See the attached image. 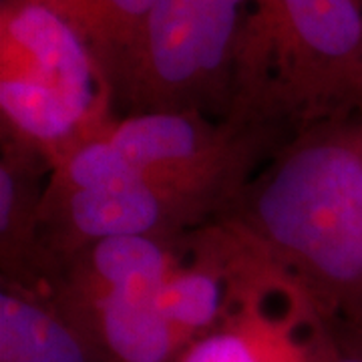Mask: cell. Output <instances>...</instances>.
Masks as SVG:
<instances>
[{
    "label": "cell",
    "instance_id": "cell-6",
    "mask_svg": "<svg viewBox=\"0 0 362 362\" xmlns=\"http://www.w3.org/2000/svg\"><path fill=\"white\" fill-rule=\"evenodd\" d=\"M51 163L35 147L2 133L0 264L2 286L35 290L47 274L40 246V206Z\"/></svg>",
    "mask_w": 362,
    "mask_h": 362
},
{
    "label": "cell",
    "instance_id": "cell-7",
    "mask_svg": "<svg viewBox=\"0 0 362 362\" xmlns=\"http://www.w3.org/2000/svg\"><path fill=\"white\" fill-rule=\"evenodd\" d=\"M0 362H101L83 334L39 290L2 286Z\"/></svg>",
    "mask_w": 362,
    "mask_h": 362
},
{
    "label": "cell",
    "instance_id": "cell-9",
    "mask_svg": "<svg viewBox=\"0 0 362 362\" xmlns=\"http://www.w3.org/2000/svg\"><path fill=\"white\" fill-rule=\"evenodd\" d=\"M250 0H199L197 65L202 113L223 121L228 115L233 49Z\"/></svg>",
    "mask_w": 362,
    "mask_h": 362
},
{
    "label": "cell",
    "instance_id": "cell-10",
    "mask_svg": "<svg viewBox=\"0 0 362 362\" xmlns=\"http://www.w3.org/2000/svg\"><path fill=\"white\" fill-rule=\"evenodd\" d=\"M312 362H362V338L316 322Z\"/></svg>",
    "mask_w": 362,
    "mask_h": 362
},
{
    "label": "cell",
    "instance_id": "cell-5",
    "mask_svg": "<svg viewBox=\"0 0 362 362\" xmlns=\"http://www.w3.org/2000/svg\"><path fill=\"white\" fill-rule=\"evenodd\" d=\"M199 0H156L137 77L123 103L127 115L199 111Z\"/></svg>",
    "mask_w": 362,
    "mask_h": 362
},
{
    "label": "cell",
    "instance_id": "cell-1",
    "mask_svg": "<svg viewBox=\"0 0 362 362\" xmlns=\"http://www.w3.org/2000/svg\"><path fill=\"white\" fill-rule=\"evenodd\" d=\"M216 221L296 284L324 326L362 338L361 113L284 139Z\"/></svg>",
    "mask_w": 362,
    "mask_h": 362
},
{
    "label": "cell",
    "instance_id": "cell-4",
    "mask_svg": "<svg viewBox=\"0 0 362 362\" xmlns=\"http://www.w3.org/2000/svg\"><path fill=\"white\" fill-rule=\"evenodd\" d=\"M316 322L296 284L250 246L223 316L177 362H312Z\"/></svg>",
    "mask_w": 362,
    "mask_h": 362
},
{
    "label": "cell",
    "instance_id": "cell-8",
    "mask_svg": "<svg viewBox=\"0 0 362 362\" xmlns=\"http://www.w3.org/2000/svg\"><path fill=\"white\" fill-rule=\"evenodd\" d=\"M156 0H97L90 52L113 97V109L127 99L141 65L147 26Z\"/></svg>",
    "mask_w": 362,
    "mask_h": 362
},
{
    "label": "cell",
    "instance_id": "cell-11",
    "mask_svg": "<svg viewBox=\"0 0 362 362\" xmlns=\"http://www.w3.org/2000/svg\"><path fill=\"white\" fill-rule=\"evenodd\" d=\"M26 2L39 4L42 8L51 11L52 14H57L59 18H63L66 25L85 40V45L90 47L93 30H95L97 0H26Z\"/></svg>",
    "mask_w": 362,
    "mask_h": 362
},
{
    "label": "cell",
    "instance_id": "cell-12",
    "mask_svg": "<svg viewBox=\"0 0 362 362\" xmlns=\"http://www.w3.org/2000/svg\"><path fill=\"white\" fill-rule=\"evenodd\" d=\"M361 133H362V113H361Z\"/></svg>",
    "mask_w": 362,
    "mask_h": 362
},
{
    "label": "cell",
    "instance_id": "cell-2",
    "mask_svg": "<svg viewBox=\"0 0 362 362\" xmlns=\"http://www.w3.org/2000/svg\"><path fill=\"white\" fill-rule=\"evenodd\" d=\"M362 113V0H250L228 121L292 137Z\"/></svg>",
    "mask_w": 362,
    "mask_h": 362
},
{
    "label": "cell",
    "instance_id": "cell-3",
    "mask_svg": "<svg viewBox=\"0 0 362 362\" xmlns=\"http://www.w3.org/2000/svg\"><path fill=\"white\" fill-rule=\"evenodd\" d=\"M2 133L49 163L103 137L113 97L85 40L51 11L26 0L0 4Z\"/></svg>",
    "mask_w": 362,
    "mask_h": 362
}]
</instances>
